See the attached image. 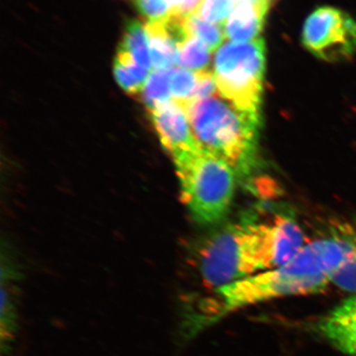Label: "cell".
<instances>
[{
    "mask_svg": "<svg viewBox=\"0 0 356 356\" xmlns=\"http://www.w3.org/2000/svg\"><path fill=\"white\" fill-rule=\"evenodd\" d=\"M273 267L269 222L228 225L199 250L201 278L214 290Z\"/></svg>",
    "mask_w": 356,
    "mask_h": 356,
    "instance_id": "obj_3",
    "label": "cell"
},
{
    "mask_svg": "<svg viewBox=\"0 0 356 356\" xmlns=\"http://www.w3.org/2000/svg\"><path fill=\"white\" fill-rule=\"evenodd\" d=\"M302 43L325 62L350 60L356 55V21L341 9L318 7L304 23Z\"/></svg>",
    "mask_w": 356,
    "mask_h": 356,
    "instance_id": "obj_6",
    "label": "cell"
},
{
    "mask_svg": "<svg viewBox=\"0 0 356 356\" xmlns=\"http://www.w3.org/2000/svg\"><path fill=\"white\" fill-rule=\"evenodd\" d=\"M188 28L192 36L205 44L212 54L221 48L222 42L226 39L224 25L203 19L200 13L189 16Z\"/></svg>",
    "mask_w": 356,
    "mask_h": 356,
    "instance_id": "obj_14",
    "label": "cell"
},
{
    "mask_svg": "<svg viewBox=\"0 0 356 356\" xmlns=\"http://www.w3.org/2000/svg\"><path fill=\"white\" fill-rule=\"evenodd\" d=\"M238 4V0H205L200 16L209 22L224 25Z\"/></svg>",
    "mask_w": 356,
    "mask_h": 356,
    "instance_id": "obj_18",
    "label": "cell"
},
{
    "mask_svg": "<svg viewBox=\"0 0 356 356\" xmlns=\"http://www.w3.org/2000/svg\"><path fill=\"white\" fill-rule=\"evenodd\" d=\"M173 159L181 185L182 201L192 217L203 225L222 221L235 194V170L202 147Z\"/></svg>",
    "mask_w": 356,
    "mask_h": 356,
    "instance_id": "obj_4",
    "label": "cell"
},
{
    "mask_svg": "<svg viewBox=\"0 0 356 356\" xmlns=\"http://www.w3.org/2000/svg\"><path fill=\"white\" fill-rule=\"evenodd\" d=\"M332 284L356 296V247L334 271Z\"/></svg>",
    "mask_w": 356,
    "mask_h": 356,
    "instance_id": "obj_17",
    "label": "cell"
},
{
    "mask_svg": "<svg viewBox=\"0 0 356 356\" xmlns=\"http://www.w3.org/2000/svg\"><path fill=\"white\" fill-rule=\"evenodd\" d=\"M149 74L151 72L143 69L130 60L118 57L115 58V79L119 86L130 95L142 92Z\"/></svg>",
    "mask_w": 356,
    "mask_h": 356,
    "instance_id": "obj_13",
    "label": "cell"
},
{
    "mask_svg": "<svg viewBox=\"0 0 356 356\" xmlns=\"http://www.w3.org/2000/svg\"><path fill=\"white\" fill-rule=\"evenodd\" d=\"M172 70H152L142 90L143 100L147 109H153L172 99L170 90Z\"/></svg>",
    "mask_w": 356,
    "mask_h": 356,
    "instance_id": "obj_12",
    "label": "cell"
},
{
    "mask_svg": "<svg viewBox=\"0 0 356 356\" xmlns=\"http://www.w3.org/2000/svg\"><path fill=\"white\" fill-rule=\"evenodd\" d=\"M318 330L344 355L356 356V296L348 297L321 318Z\"/></svg>",
    "mask_w": 356,
    "mask_h": 356,
    "instance_id": "obj_8",
    "label": "cell"
},
{
    "mask_svg": "<svg viewBox=\"0 0 356 356\" xmlns=\"http://www.w3.org/2000/svg\"><path fill=\"white\" fill-rule=\"evenodd\" d=\"M187 112L200 147L226 161L236 175L243 177L254 170L261 119L241 111L218 93L189 103Z\"/></svg>",
    "mask_w": 356,
    "mask_h": 356,
    "instance_id": "obj_2",
    "label": "cell"
},
{
    "mask_svg": "<svg viewBox=\"0 0 356 356\" xmlns=\"http://www.w3.org/2000/svg\"><path fill=\"white\" fill-rule=\"evenodd\" d=\"M273 0H243L224 24L226 38L233 43H250L261 38Z\"/></svg>",
    "mask_w": 356,
    "mask_h": 356,
    "instance_id": "obj_9",
    "label": "cell"
},
{
    "mask_svg": "<svg viewBox=\"0 0 356 356\" xmlns=\"http://www.w3.org/2000/svg\"><path fill=\"white\" fill-rule=\"evenodd\" d=\"M211 51L205 44L196 37L192 36L188 41L179 47L178 65L192 72L207 70L210 64Z\"/></svg>",
    "mask_w": 356,
    "mask_h": 356,
    "instance_id": "obj_16",
    "label": "cell"
},
{
    "mask_svg": "<svg viewBox=\"0 0 356 356\" xmlns=\"http://www.w3.org/2000/svg\"><path fill=\"white\" fill-rule=\"evenodd\" d=\"M266 67L264 39L222 44L215 55L213 72L218 95L241 111L261 119Z\"/></svg>",
    "mask_w": 356,
    "mask_h": 356,
    "instance_id": "obj_5",
    "label": "cell"
},
{
    "mask_svg": "<svg viewBox=\"0 0 356 356\" xmlns=\"http://www.w3.org/2000/svg\"><path fill=\"white\" fill-rule=\"evenodd\" d=\"M134 3L147 22L165 19L172 10L170 0H134Z\"/></svg>",
    "mask_w": 356,
    "mask_h": 356,
    "instance_id": "obj_19",
    "label": "cell"
},
{
    "mask_svg": "<svg viewBox=\"0 0 356 356\" xmlns=\"http://www.w3.org/2000/svg\"><path fill=\"white\" fill-rule=\"evenodd\" d=\"M152 123L161 145L177 159L196 151L200 146L194 138L186 105L172 99L149 109Z\"/></svg>",
    "mask_w": 356,
    "mask_h": 356,
    "instance_id": "obj_7",
    "label": "cell"
},
{
    "mask_svg": "<svg viewBox=\"0 0 356 356\" xmlns=\"http://www.w3.org/2000/svg\"><path fill=\"white\" fill-rule=\"evenodd\" d=\"M145 28L149 38L153 70L175 69L179 58V47L165 31L161 21L147 22Z\"/></svg>",
    "mask_w": 356,
    "mask_h": 356,
    "instance_id": "obj_11",
    "label": "cell"
},
{
    "mask_svg": "<svg viewBox=\"0 0 356 356\" xmlns=\"http://www.w3.org/2000/svg\"><path fill=\"white\" fill-rule=\"evenodd\" d=\"M117 57L131 60L143 69L153 70L146 28L138 20H129L117 51Z\"/></svg>",
    "mask_w": 356,
    "mask_h": 356,
    "instance_id": "obj_10",
    "label": "cell"
},
{
    "mask_svg": "<svg viewBox=\"0 0 356 356\" xmlns=\"http://www.w3.org/2000/svg\"><path fill=\"white\" fill-rule=\"evenodd\" d=\"M199 84L198 72L175 67L170 74V90L173 99L187 105L194 102Z\"/></svg>",
    "mask_w": 356,
    "mask_h": 356,
    "instance_id": "obj_15",
    "label": "cell"
},
{
    "mask_svg": "<svg viewBox=\"0 0 356 356\" xmlns=\"http://www.w3.org/2000/svg\"><path fill=\"white\" fill-rule=\"evenodd\" d=\"M337 231L334 235L306 243L283 266L214 290L216 312L206 324L257 304L324 291L332 284L334 271L356 247L355 229L341 226Z\"/></svg>",
    "mask_w": 356,
    "mask_h": 356,
    "instance_id": "obj_1",
    "label": "cell"
}]
</instances>
